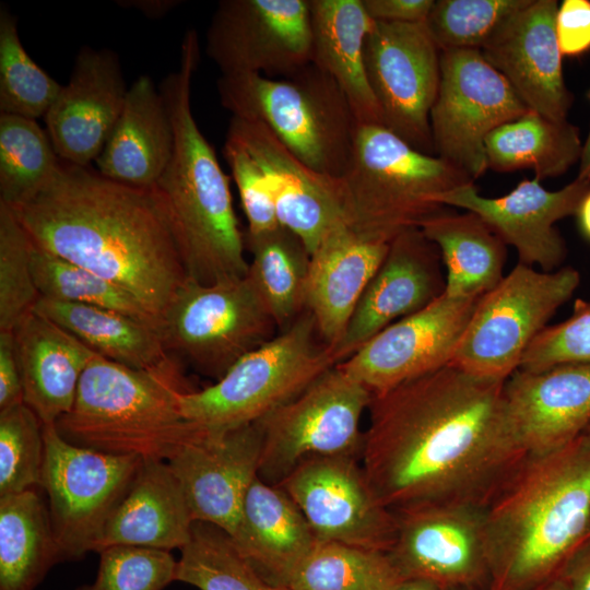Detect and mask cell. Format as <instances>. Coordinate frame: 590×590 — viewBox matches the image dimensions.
Instances as JSON below:
<instances>
[{"mask_svg": "<svg viewBox=\"0 0 590 590\" xmlns=\"http://www.w3.org/2000/svg\"><path fill=\"white\" fill-rule=\"evenodd\" d=\"M504 382L449 364L373 394L361 464L378 500L392 512L484 506L527 456L507 421Z\"/></svg>", "mask_w": 590, "mask_h": 590, "instance_id": "1", "label": "cell"}, {"mask_svg": "<svg viewBox=\"0 0 590 590\" xmlns=\"http://www.w3.org/2000/svg\"><path fill=\"white\" fill-rule=\"evenodd\" d=\"M10 208L37 248L122 287L160 326L187 281L152 189L122 185L87 166L61 161L47 185Z\"/></svg>", "mask_w": 590, "mask_h": 590, "instance_id": "2", "label": "cell"}, {"mask_svg": "<svg viewBox=\"0 0 590 590\" xmlns=\"http://www.w3.org/2000/svg\"><path fill=\"white\" fill-rule=\"evenodd\" d=\"M488 590H531L558 576L590 536V450L578 439L527 455L484 505Z\"/></svg>", "mask_w": 590, "mask_h": 590, "instance_id": "3", "label": "cell"}, {"mask_svg": "<svg viewBox=\"0 0 590 590\" xmlns=\"http://www.w3.org/2000/svg\"><path fill=\"white\" fill-rule=\"evenodd\" d=\"M179 68L158 87L173 128L170 160L152 188L167 217L187 279L211 284L245 276L244 233L229 180L191 108V83L200 57L197 31L187 30Z\"/></svg>", "mask_w": 590, "mask_h": 590, "instance_id": "4", "label": "cell"}, {"mask_svg": "<svg viewBox=\"0 0 590 590\" xmlns=\"http://www.w3.org/2000/svg\"><path fill=\"white\" fill-rule=\"evenodd\" d=\"M191 390L176 358L157 369L137 370L95 354L72 409L55 425L80 447L168 461L210 432L180 411L179 394Z\"/></svg>", "mask_w": 590, "mask_h": 590, "instance_id": "5", "label": "cell"}, {"mask_svg": "<svg viewBox=\"0 0 590 590\" xmlns=\"http://www.w3.org/2000/svg\"><path fill=\"white\" fill-rule=\"evenodd\" d=\"M216 88L232 117L264 125L315 172L334 178L347 172L359 123L334 79L314 63L288 78L221 75Z\"/></svg>", "mask_w": 590, "mask_h": 590, "instance_id": "6", "label": "cell"}, {"mask_svg": "<svg viewBox=\"0 0 590 590\" xmlns=\"http://www.w3.org/2000/svg\"><path fill=\"white\" fill-rule=\"evenodd\" d=\"M474 182L467 174L412 148L381 125H358L350 167L341 178L349 226L390 243L449 206L438 196Z\"/></svg>", "mask_w": 590, "mask_h": 590, "instance_id": "7", "label": "cell"}, {"mask_svg": "<svg viewBox=\"0 0 590 590\" xmlns=\"http://www.w3.org/2000/svg\"><path fill=\"white\" fill-rule=\"evenodd\" d=\"M306 310L279 334L240 357L213 385L178 397L182 415L211 430L256 423L294 399L338 364L330 346H319Z\"/></svg>", "mask_w": 590, "mask_h": 590, "instance_id": "8", "label": "cell"}, {"mask_svg": "<svg viewBox=\"0 0 590 590\" xmlns=\"http://www.w3.org/2000/svg\"><path fill=\"white\" fill-rule=\"evenodd\" d=\"M580 284L574 267L552 272L518 264L479 298L450 364L472 375L505 381Z\"/></svg>", "mask_w": 590, "mask_h": 590, "instance_id": "9", "label": "cell"}, {"mask_svg": "<svg viewBox=\"0 0 590 590\" xmlns=\"http://www.w3.org/2000/svg\"><path fill=\"white\" fill-rule=\"evenodd\" d=\"M274 327L246 274L211 284L187 279L164 311L160 332L169 354L216 381L272 339Z\"/></svg>", "mask_w": 590, "mask_h": 590, "instance_id": "10", "label": "cell"}, {"mask_svg": "<svg viewBox=\"0 0 590 590\" xmlns=\"http://www.w3.org/2000/svg\"><path fill=\"white\" fill-rule=\"evenodd\" d=\"M371 392L338 365L294 399L257 423L262 435L258 476L279 485L300 462L314 457H352L361 461V418Z\"/></svg>", "mask_w": 590, "mask_h": 590, "instance_id": "11", "label": "cell"}, {"mask_svg": "<svg viewBox=\"0 0 590 590\" xmlns=\"http://www.w3.org/2000/svg\"><path fill=\"white\" fill-rule=\"evenodd\" d=\"M45 458L40 487L60 560L95 552L101 534L142 458L117 456L67 441L55 424L44 425Z\"/></svg>", "mask_w": 590, "mask_h": 590, "instance_id": "12", "label": "cell"}, {"mask_svg": "<svg viewBox=\"0 0 590 590\" xmlns=\"http://www.w3.org/2000/svg\"><path fill=\"white\" fill-rule=\"evenodd\" d=\"M529 107L476 49L441 51L440 83L430 110L434 154L473 181L486 170L485 140Z\"/></svg>", "mask_w": 590, "mask_h": 590, "instance_id": "13", "label": "cell"}, {"mask_svg": "<svg viewBox=\"0 0 590 590\" xmlns=\"http://www.w3.org/2000/svg\"><path fill=\"white\" fill-rule=\"evenodd\" d=\"M441 50L425 23L374 21L364 47L382 126L420 152L435 155L430 110L440 83Z\"/></svg>", "mask_w": 590, "mask_h": 590, "instance_id": "14", "label": "cell"}, {"mask_svg": "<svg viewBox=\"0 0 590 590\" xmlns=\"http://www.w3.org/2000/svg\"><path fill=\"white\" fill-rule=\"evenodd\" d=\"M221 75L288 78L310 63L309 0H222L205 35Z\"/></svg>", "mask_w": 590, "mask_h": 590, "instance_id": "15", "label": "cell"}, {"mask_svg": "<svg viewBox=\"0 0 590 590\" xmlns=\"http://www.w3.org/2000/svg\"><path fill=\"white\" fill-rule=\"evenodd\" d=\"M394 514L397 535L387 553L403 579L488 590L492 564L484 506L438 503Z\"/></svg>", "mask_w": 590, "mask_h": 590, "instance_id": "16", "label": "cell"}, {"mask_svg": "<svg viewBox=\"0 0 590 590\" xmlns=\"http://www.w3.org/2000/svg\"><path fill=\"white\" fill-rule=\"evenodd\" d=\"M359 459L314 457L279 485L303 512L318 541L389 552L397 516L371 489Z\"/></svg>", "mask_w": 590, "mask_h": 590, "instance_id": "17", "label": "cell"}, {"mask_svg": "<svg viewBox=\"0 0 590 590\" xmlns=\"http://www.w3.org/2000/svg\"><path fill=\"white\" fill-rule=\"evenodd\" d=\"M480 297L444 293L385 328L337 365L371 394L447 366Z\"/></svg>", "mask_w": 590, "mask_h": 590, "instance_id": "18", "label": "cell"}, {"mask_svg": "<svg viewBox=\"0 0 590 590\" xmlns=\"http://www.w3.org/2000/svg\"><path fill=\"white\" fill-rule=\"evenodd\" d=\"M540 181L524 178L497 198L481 196L471 182L441 193L436 201L476 213L506 245L516 248L520 263L552 272L567 256L566 243L554 224L576 215L590 190V179L576 177L556 191L546 190Z\"/></svg>", "mask_w": 590, "mask_h": 590, "instance_id": "19", "label": "cell"}, {"mask_svg": "<svg viewBox=\"0 0 590 590\" xmlns=\"http://www.w3.org/2000/svg\"><path fill=\"white\" fill-rule=\"evenodd\" d=\"M437 246L420 228L396 236L362 294L341 341L331 349L338 364L391 323L412 315L446 290Z\"/></svg>", "mask_w": 590, "mask_h": 590, "instance_id": "20", "label": "cell"}, {"mask_svg": "<svg viewBox=\"0 0 590 590\" xmlns=\"http://www.w3.org/2000/svg\"><path fill=\"white\" fill-rule=\"evenodd\" d=\"M262 435L258 423L211 430L167 461L179 481L194 521L232 536L246 494L258 476Z\"/></svg>", "mask_w": 590, "mask_h": 590, "instance_id": "21", "label": "cell"}, {"mask_svg": "<svg viewBox=\"0 0 590 590\" xmlns=\"http://www.w3.org/2000/svg\"><path fill=\"white\" fill-rule=\"evenodd\" d=\"M226 135L259 165L280 224L295 233L310 255L331 229L346 222L341 178L305 165L258 121L231 117Z\"/></svg>", "mask_w": 590, "mask_h": 590, "instance_id": "22", "label": "cell"}, {"mask_svg": "<svg viewBox=\"0 0 590 590\" xmlns=\"http://www.w3.org/2000/svg\"><path fill=\"white\" fill-rule=\"evenodd\" d=\"M503 398L510 430L526 455L559 450L590 425V363L518 368L505 380Z\"/></svg>", "mask_w": 590, "mask_h": 590, "instance_id": "23", "label": "cell"}, {"mask_svg": "<svg viewBox=\"0 0 590 590\" xmlns=\"http://www.w3.org/2000/svg\"><path fill=\"white\" fill-rule=\"evenodd\" d=\"M127 92L115 51L80 49L69 82L44 117L61 161L79 166L96 161L118 121Z\"/></svg>", "mask_w": 590, "mask_h": 590, "instance_id": "24", "label": "cell"}, {"mask_svg": "<svg viewBox=\"0 0 590 590\" xmlns=\"http://www.w3.org/2000/svg\"><path fill=\"white\" fill-rule=\"evenodd\" d=\"M556 0H531L480 50L529 109L566 120L574 97L564 75Z\"/></svg>", "mask_w": 590, "mask_h": 590, "instance_id": "25", "label": "cell"}, {"mask_svg": "<svg viewBox=\"0 0 590 590\" xmlns=\"http://www.w3.org/2000/svg\"><path fill=\"white\" fill-rule=\"evenodd\" d=\"M389 245L357 233L344 222L331 229L311 252L306 310L312 315L324 345L333 349L341 341Z\"/></svg>", "mask_w": 590, "mask_h": 590, "instance_id": "26", "label": "cell"}, {"mask_svg": "<svg viewBox=\"0 0 590 590\" xmlns=\"http://www.w3.org/2000/svg\"><path fill=\"white\" fill-rule=\"evenodd\" d=\"M231 538L240 555L264 580L287 587L318 543L293 499L280 486L259 476L246 494Z\"/></svg>", "mask_w": 590, "mask_h": 590, "instance_id": "27", "label": "cell"}, {"mask_svg": "<svg viewBox=\"0 0 590 590\" xmlns=\"http://www.w3.org/2000/svg\"><path fill=\"white\" fill-rule=\"evenodd\" d=\"M193 518L167 461L143 459L127 493L110 515L95 552L113 545L181 550Z\"/></svg>", "mask_w": 590, "mask_h": 590, "instance_id": "28", "label": "cell"}, {"mask_svg": "<svg viewBox=\"0 0 590 590\" xmlns=\"http://www.w3.org/2000/svg\"><path fill=\"white\" fill-rule=\"evenodd\" d=\"M24 403L44 425L73 406L81 377L96 354L74 335L32 310L13 330Z\"/></svg>", "mask_w": 590, "mask_h": 590, "instance_id": "29", "label": "cell"}, {"mask_svg": "<svg viewBox=\"0 0 590 590\" xmlns=\"http://www.w3.org/2000/svg\"><path fill=\"white\" fill-rule=\"evenodd\" d=\"M173 141L161 92L142 74L128 87L118 121L95 161L97 172L122 185L152 189L170 160Z\"/></svg>", "mask_w": 590, "mask_h": 590, "instance_id": "30", "label": "cell"}, {"mask_svg": "<svg viewBox=\"0 0 590 590\" xmlns=\"http://www.w3.org/2000/svg\"><path fill=\"white\" fill-rule=\"evenodd\" d=\"M310 62L331 75L359 125H381L364 62L365 40L374 21L362 0H309Z\"/></svg>", "mask_w": 590, "mask_h": 590, "instance_id": "31", "label": "cell"}, {"mask_svg": "<svg viewBox=\"0 0 590 590\" xmlns=\"http://www.w3.org/2000/svg\"><path fill=\"white\" fill-rule=\"evenodd\" d=\"M33 310L119 365L153 370L174 358L164 345L160 329L131 316L42 296Z\"/></svg>", "mask_w": 590, "mask_h": 590, "instance_id": "32", "label": "cell"}, {"mask_svg": "<svg viewBox=\"0 0 590 590\" xmlns=\"http://www.w3.org/2000/svg\"><path fill=\"white\" fill-rule=\"evenodd\" d=\"M420 229L440 252L446 267L445 294L482 296L504 279L507 245L476 213L447 208Z\"/></svg>", "mask_w": 590, "mask_h": 590, "instance_id": "33", "label": "cell"}, {"mask_svg": "<svg viewBox=\"0 0 590 590\" xmlns=\"http://www.w3.org/2000/svg\"><path fill=\"white\" fill-rule=\"evenodd\" d=\"M582 149L577 126L530 109L487 135L486 167L497 173L532 169L542 180L560 176L579 163Z\"/></svg>", "mask_w": 590, "mask_h": 590, "instance_id": "34", "label": "cell"}, {"mask_svg": "<svg viewBox=\"0 0 590 590\" xmlns=\"http://www.w3.org/2000/svg\"><path fill=\"white\" fill-rule=\"evenodd\" d=\"M58 562L48 508L36 489L0 496V590H34Z\"/></svg>", "mask_w": 590, "mask_h": 590, "instance_id": "35", "label": "cell"}, {"mask_svg": "<svg viewBox=\"0 0 590 590\" xmlns=\"http://www.w3.org/2000/svg\"><path fill=\"white\" fill-rule=\"evenodd\" d=\"M251 253L247 276L279 327L287 328L306 309V287L310 253L288 228L259 234L244 233Z\"/></svg>", "mask_w": 590, "mask_h": 590, "instance_id": "36", "label": "cell"}, {"mask_svg": "<svg viewBox=\"0 0 590 590\" xmlns=\"http://www.w3.org/2000/svg\"><path fill=\"white\" fill-rule=\"evenodd\" d=\"M61 160L34 119L0 114V203L14 206L39 191Z\"/></svg>", "mask_w": 590, "mask_h": 590, "instance_id": "37", "label": "cell"}, {"mask_svg": "<svg viewBox=\"0 0 590 590\" xmlns=\"http://www.w3.org/2000/svg\"><path fill=\"white\" fill-rule=\"evenodd\" d=\"M176 581L199 590H293L264 580L240 555L232 538L214 524L194 521L180 550Z\"/></svg>", "mask_w": 590, "mask_h": 590, "instance_id": "38", "label": "cell"}, {"mask_svg": "<svg viewBox=\"0 0 590 590\" xmlns=\"http://www.w3.org/2000/svg\"><path fill=\"white\" fill-rule=\"evenodd\" d=\"M402 579L387 552L318 541L290 587L293 590H393Z\"/></svg>", "mask_w": 590, "mask_h": 590, "instance_id": "39", "label": "cell"}, {"mask_svg": "<svg viewBox=\"0 0 590 590\" xmlns=\"http://www.w3.org/2000/svg\"><path fill=\"white\" fill-rule=\"evenodd\" d=\"M32 270L42 297L115 310L160 329V321L156 317L129 292L111 281L46 252L35 245L32 252Z\"/></svg>", "mask_w": 590, "mask_h": 590, "instance_id": "40", "label": "cell"}, {"mask_svg": "<svg viewBox=\"0 0 590 590\" xmlns=\"http://www.w3.org/2000/svg\"><path fill=\"white\" fill-rule=\"evenodd\" d=\"M26 52L16 17L0 8V114L45 117L62 90Z\"/></svg>", "mask_w": 590, "mask_h": 590, "instance_id": "41", "label": "cell"}, {"mask_svg": "<svg viewBox=\"0 0 590 590\" xmlns=\"http://www.w3.org/2000/svg\"><path fill=\"white\" fill-rule=\"evenodd\" d=\"M531 0H438L425 26L441 51L481 50Z\"/></svg>", "mask_w": 590, "mask_h": 590, "instance_id": "42", "label": "cell"}, {"mask_svg": "<svg viewBox=\"0 0 590 590\" xmlns=\"http://www.w3.org/2000/svg\"><path fill=\"white\" fill-rule=\"evenodd\" d=\"M44 424L25 403L0 411V496L40 486Z\"/></svg>", "mask_w": 590, "mask_h": 590, "instance_id": "43", "label": "cell"}, {"mask_svg": "<svg viewBox=\"0 0 590 590\" xmlns=\"http://www.w3.org/2000/svg\"><path fill=\"white\" fill-rule=\"evenodd\" d=\"M33 247L11 208L0 203V331H13L40 297L32 270Z\"/></svg>", "mask_w": 590, "mask_h": 590, "instance_id": "44", "label": "cell"}, {"mask_svg": "<svg viewBox=\"0 0 590 590\" xmlns=\"http://www.w3.org/2000/svg\"><path fill=\"white\" fill-rule=\"evenodd\" d=\"M98 553L94 582L76 590H163L176 581L178 560L170 551L113 545Z\"/></svg>", "mask_w": 590, "mask_h": 590, "instance_id": "45", "label": "cell"}, {"mask_svg": "<svg viewBox=\"0 0 590 590\" xmlns=\"http://www.w3.org/2000/svg\"><path fill=\"white\" fill-rule=\"evenodd\" d=\"M564 363H590V300L577 299L567 319L544 328L519 368L539 370Z\"/></svg>", "mask_w": 590, "mask_h": 590, "instance_id": "46", "label": "cell"}, {"mask_svg": "<svg viewBox=\"0 0 590 590\" xmlns=\"http://www.w3.org/2000/svg\"><path fill=\"white\" fill-rule=\"evenodd\" d=\"M223 155L231 168L248 222L246 233L259 234L281 225L264 175L251 155L228 135L225 137Z\"/></svg>", "mask_w": 590, "mask_h": 590, "instance_id": "47", "label": "cell"}, {"mask_svg": "<svg viewBox=\"0 0 590 590\" xmlns=\"http://www.w3.org/2000/svg\"><path fill=\"white\" fill-rule=\"evenodd\" d=\"M555 30L563 56L590 51V0H564L558 4Z\"/></svg>", "mask_w": 590, "mask_h": 590, "instance_id": "48", "label": "cell"}, {"mask_svg": "<svg viewBox=\"0 0 590 590\" xmlns=\"http://www.w3.org/2000/svg\"><path fill=\"white\" fill-rule=\"evenodd\" d=\"M24 403V390L13 331H0V411Z\"/></svg>", "mask_w": 590, "mask_h": 590, "instance_id": "49", "label": "cell"}, {"mask_svg": "<svg viewBox=\"0 0 590 590\" xmlns=\"http://www.w3.org/2000/svg\"><path fill=\"white\" fill-rule=\"evenodd\" d=\"M373 21L425 23L434 0H362Z\"/></svg>", "mask_w": 590, "mask_h": 590, "instance_id": "50", "label": "cell"}, {"mask_svg": "<svg viewBox=\"0 0 590 590\" xmlns=\"http://www.w3.org/2000/svg\"><path fill=\"white\" fill-rule=\"evenodd\" d=\"M559 575L570 590H590V536L571 555Z\"/></svg>", "mask_w": 590, "mask_h": 590, "instance_id": "51", "label": "cell"}, {"mask_svg": "<svg viewBox=\"0 0 590 590\" xmlns=\"http://www.w3.org/2000/svg\"><path fill=\"white\" fill-rule=\"evenodd\" d=\"M126 7L137 8L143 14L151 17H158L168 12L172 8L178 5V1H126Z\"/></svg>", "mask_w": 590, "mask_h": 590, "instance_id": "52", "label": "cell"}, {"mask_svg": "<svg viewBox=\"0 0 590 590\" xmlns=\"http://www.w3.org/2000/svg\"><path fill=\"white\" fill-rule=\"evenodd\" d=\"M393 590H445V588L429 579L405 578Z\"/></svg>", "mask_w": 590, "mask_h": 590, "instance_id": "53", "label": "cell"}, {"mask_svg": "<svg viewBox=\"0 0 590 590\" xmlns=\"http://www.w3.org/2000/svg\"><path fill=\"white\" fill-rule=\"evenodd\" d=\"M578 226L582 235L590 240V190L583 197L577 213Z\"/></svg>", "mask_w": 590, "mask_h": 590, "instance_id": "54", "label": "cell"}, {"mask_svg": "<svg viewBox=\"0 0 590 590\" xmlns=\"http://www.w3.org/2000/svg\"><path fill=\"white\" fill-rule=\"evenodd\" d=\"M588 97L590 99V91ZM577 177L590 179V130L583 143Z\"/></svg>", "mask_w": 590, "mask_h": 590, "instance_id": "55", "label": "cell"}, {"mask_svg": "<svg viewBox=\"0 0 590 590\" xmlns=\"http://www.w3.org/2000/svg\"><path fill=\"white\" fill-rule=\"evenodd\" d=\"M531 590H570L567 581L562 575L531 589Z\"/></svg>", "mask_w": 590, "mask_h": 590, "instance_id": "56", "label": "cell"}, {"mask_svg": "<svg viewBox=\"0 0 590 590\" xmlns=\"http://www.w3.org/2000/svg\"><path fill=\"white\" fill-rule=\"evenodd\" d=\"M578 441L580 442V445L582 447L590 450V425L586 428V430L578 438Z\"/></svg>", "mask_w": 590, "mask_h": 590, "instance_id": "57", "label": "cell"}, {"mask_svg": "<svg viewBox=\"0 0 590 590\" xmlns=\"http://www.w3.org/2000/svg\"><path fill=\"white\" fill-rule=\"evenodd\" d=\"M445 590H479V589H472V588H449Z\"/></svg>", "mask_w": 590, "mask_h": 590, "instance_id": "58", "label": "cell"}]
</instances>
